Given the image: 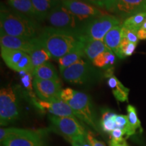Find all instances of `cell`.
Wrapping results in <instances>:
<instances>
[{"instance_id": "836d02e7", "label": "cell", "mask_w": 146, "mask_h": 146, "mask_svg": "<svg viewBox=\"0 0 146 146\" xmlns=\"http://www.w3.org/2000/svg\"><path fill=\"white\" fill-rule=\"evenodd\" d=\"M19 129L18 128H1L0 129V141L2 143L7 139H9L15 135Z\"/></svg>"}, {"instance_id": "d4e9b609", "label": "cell", "mask_w": 146, "mask_h": 146, "mask_svg": "<svg viewBox=\"0 0 146 146\" xmlns=\"http://www.w3.org/2000/svg\"><path fill=\"white\" fill-rule=\"evenodd\" d=\"M128 112V120H129V127L126 132L125 135L129 137L134 134L136 132L137 129L141 130V122L138 118L136 108L131 105H128L127 108Z\"/></svg>"}, {"instance_id": "5b68a950", "label": "cell", "mask_w": 146, "mask_h": 146, "mask_svg": "<svg viewBox=\"0 0 146 146\" xmlns=\"http://www.w3.org/2000/svg\"><path fill=\"white\" fill-rule=\"evenodd\" d=\"M21 110L15 91L10 85L0 90V125L6 126L19 118Z\"/></svg>"}, {"instance_id": "d590c367", "label": "cell", "mask_w": 146, "mask_h": 146, "mask_svg": "<svg viewBox=\"0 0 146 146\" xmlns=\"http://www.w3.org/2000/svg\"><path fill=\"white\" fill-rule=\"evenodd\" d=\"M87 138L91 146H106L102 142L96 139L94 137V135H93V133H91V131H87Z\"/></svg>"}, {"instance_id": "52a82bcc", "label": "cell", "mask_w": 146, "mask_h": 146, "mask_svg": "<svg viewBox=\"0 0 146 146\" xmlns=\"http://www.w3.org/2000/svg\"><path fill=\"white\" fill-rule=\"evenodd\" d=\"M64 80L74 84H85L95 77L96 70L91 65L83 59L60 71Z\"/></svg>"}, {"instance_id": "2e32d148", "label": "cell", "mask_w": 146, "mask_h": 146, "mask_svg": "<svg viewBox=\"0 0 146 146\" xmlns=\"http://www.w3.org/2000/svg\"><path fill=\"white\" fill-rule=\"evenodd\" d=\"M33 6L35 18L44 21L55 7L61 3V0H31Z\"/></svg>"}, {"instance_id": "d6a6232c", "label": "cell", "mask_w": 146, "mask_h": 146, "mask_svg": "<svg viewBox=\"0 0 146 146\" xmlns=\"http://www.w3.org/2000/svg\"><path fill=\"white\" fill-rule=\"evenodd\" d=\"M115 123H116L117 129H120L125 131V134L129 127V120L128 116L125 115L116 114L115 116Z\"/></svg>"}, {"instance_id": "30bf717a", "label": "cell", "mask_w": 146, "mask_h": 146, "mask_svg": "<svg viewBox=\"0 0 146 146\" xmlns=\"http://www.w3.org/2000/svg\"><path fill=\"white\" fill-rule=\"evenodd\" d=\"M1 146H44L43 133L19 129L15 135L1 143Z\"/></svg>"}, {"instance_id": "ac0fdd59", "label": "cell", "mask_w": 146, "mask_h": 146, "mask_svg": "<svg viewBox=\"0 0 146 146\" xmlns=\"http://www.w3.org/2000/svg\"><path fill=\"white\" fill-rule=\"evenodd\" d=\"M84 45H85V43L83 42L81 44L78 45L76 48L70 51V52L64 55L63 57L58 60L60 71L68 68V66L72 65L73 64L76 62L78 60L82 59L83 56H85L83 52Z\"/></svg>"}, {"instance_id": "4dcf8cb0", "label": "cell", "mask_w": 146, "mask_h": 146, "mask_svg": "<svg viewBox=\"0 0 146 146\" xmlns=\"http://www.w3.org/2000/svg\"><path fill=\"white\" fill-rule=\"evenodd\" d=\"M33 70L31 58L29 54L25 53L19 63L16 66L14 70L19 72L21 71H27V72H31Z\"/></svg>"}, {"instance_id": "3957f363", "label": "cell", "mask_w": 146, "mask_h": 146, "mask_svg": "<svg viewBox=\"0 0 146 146\" xmlns=\"http://www.w3.org/2000/svg\"><path fill=\"white\" fill-rule=\"evenodd\" d=\"M60 97L62 101L70 106L76 118L98 131L94 107L89 96L68 87L62 90Z\"/></svg>"}, {"instance_id": "ba28073f", "label": "cell", "mask_w": 146, "mask_h": 146, "mask_svg": "<svg viewBox=\"0 0 146 146\" xmlns=\"http://www.w3.org/2000/svg\"><path fill=\"white\" fill-rule=\"evenodd\" d=\"M62 4L83 23L93 18L109 14L107 11L83 0H62Z\"/></svg>"}, {"instance_id": "484cf974", "label": "cell", "mask_w": 146, "mask_h": 146, "mask_svg": "<svg viewBox=\"0 0 146 146\" xmlns=\"http://www.w3.org/2000/svg\"><path fill=\"white\" fill-rule=\"evenodd\" d=\"M21 76V82L23 88L26 90L29 96L32 98L33 102L36 101V95L35 92L33 87V80L31 72H27V71H21L18 72Z\"/></svg>"}, {"instance_id": "7402d4cb", "label": "cell", "mask_w": 146, "mask_h": 146, "mask_svg": "<svg viewBox=\"0 0 146 146\" xmlns=\"http://www.w3.org/2000/svg\"><path fill=\"white\" fill-rule=\"evenodd\" d=\"M29 56L31 58L33 69L39 66L40 65L48 62L51 59H52L50 53L41 44L40 41L39 45H36L33 50L29 54Z\"/></svg>"}, {"instance_id": "44dd1931", "label": "cell", "mask_w": 146, "mask_h": 146, "mask_svg": "<svg viewBox=\"0 0 146 146\" xmlns=\"http://www.w3.org/2000/svg\"><path fill=\"white\" fill-rule=\"evenodd\" d=\"M7 3L11 8L18 13L32 19H36L35 13L31 0H7Z\"/></svg>"}, {"instance_id": "e575fe53", "label": "cell", "mask_w": 146, "mask_h": 146, "mask_svg": "<svg viewBox=\"0 0 146 146\" xmlns=\"http://www.w3.org/2000/svg\"><path fill=\"white\" fill-rule=\"evenodd\" d=\"M72 146H91L87 136H79L68 139Z\"/></svg>"}, {"instance_id": "f546056e", "label": "cell", "mask_w": 146, "mask_h": 146, "mask_svg": "<svg viewBox=\"0 0 146 146\" xmlns=\"http://www.w3.org/2000/svg\"><path fill=\"white\" fill-rule=\"evenodd\" d=\"M108 12H113L116 0H83Z\"/></svg>"}, {"instance_id": "83f0119b", "label": "cell", "mask_w": 146, "mask_h": 146, "mask_svg": "<svg viewBox=\"0 0 146 146\" xmlns=\"http://www.w3.org/2000/svg\"><path fill=\"white\" fill-rule=\"evenodd\" d=\"M116 115V113L113 112L109 110L106 109L102 112L100 124H101L102 129L106 132L110 133L114 129H117L114 120Z\"/></svg>"}, {"instance_id": "6da1fadb", "label": "cell", "mask_w": 146, "mask_h": 146, "mask_svg": "<svg viewBox=\"0 0 146 146\" xmlns=\"http://www.w3.org/2000/svg\"><path fill=\"white\" fill-rule=\"evenodd\" d=\"M37 37L41 44L50 53L52 59L55 60H58L83 42L78 33L51 27L41 30Z\"/></svg>"}, {"instance_id": "74e56055", "label": "cell", "mask_w": 146, "mask_h": 146, "mask_svg": "<svg viewBox=\"0 0 146 146\" xmlns=\"http://www.w3.org/2000/svg\"><path fill=\"white\" fill-rule=\"evenodd\" d=\"M141 29H143V30H145L146 31V20L144 22V23L143 24V25H142V27H141Z\"/></svg>"}, {"instance_id": "ffe728a7", "label": "cell", "mask_w": 146, "mask_h": 146, "mask_svg": "<svg viewBox=\"0 0 146 146\" xmlns=\"http://www.w3.org/2000/svg\"><path fill=\"white\" fill-rule=\"evenodd\" d=\"M108 50L104 41L100 40H91L85 42L83 47L85 57L91 62L100 54Z\"/></svg>"}, {"instance_id": "cb8c5ba5", "label": "cell", "mask_w": 146, "mask_h": 146, "mask_svg": "<svg viewBox=\"0 0 146 146\" xmlns=\"http://www.w3.org/2000/svg\"><path fill=\"white\" fill-rule=\"evenodd\" d=\"M116 60V55L112 51L108 50L100 54L92 61V64L97 68L108 69L113 67Z\"/></svg>"}, {"instance_id": "8d00e7d4", "label": "cell", "mask_w": 146, "mask_h": 146, "mask_svg": "<svg viewBox=\"0 0 146 146\" xmlns=\"http://www.w3.org/2000/svg\"><path fill=\"white\" fill-rule=\"evenodd\" d=\"M137 36L140 40L146 39V31L140 29L137 31Z\"/></svg>"}, {"instance_id": "603a6c76", "label": "cell", "mask_w": 146, "mask_h": 146, "mask_svg": "<svg viewBox=\"0 0 146 146\" xmlns=\"http://www.w3.org/2000/svg\"><path fill=\"white\" fill-rule=\"evenodd\" d=\"M25 53L1 47V56L9 68L14 70Z\"/></svg>"}, {"instance_id": "9c48e42d", "label": "cell", "mask_w": 146, "mask_h": 146, "mask_svg": "<svg viewBox=\"0 0 146 146\" xmlns=\"http://www.w3.org/2000/svg\"><path fill=\"white\" fill-rule=\"evenodd\" d=\"M49 118L53 126L63 135L66 137L67 139L74 137L87 136V132L76 117H60L52 114L49 116Z\"/></svg>"}, {"instance_id": "f1b7e54d", "label": "cell", "mask_w": 146, "mask_h": 146, "mask_svg": "<svg viewBox=\"0 0 146 146\" xmlns=\"http://www.w3.org/2000/svg\"><path fill=\"white\" fill-rule=\"evenodd\" d=\"M137 44L135 43H131L125 38H123L121 42H120V46L118 47L116 56L119 58H121V59H124V58L131 56L134 53Z\"/></svg>"}, {"instance_id": "4fadbf2b", "label": "cell", "mask_w": 146, "mask_h": 146, "mask_svg": "<svg viewBox=\"0 0 146 146\" xmlns=\"http://www.w3.org/2000/svg\"><path fill=\"white\" fill-rule=\"evenodd\" d=\"M146 12V0H116L112 13L120 18H127Z\"/></svg>"}, {"instance_id": "8fae6325", "label": "cell", "mask_w": 146, "mask_h": 146, "mask_svg": "<svg viewBox=\"0 0 146 146\" xmlns=\"http://www.w3.org/2000/svg\"><path fill=\"white\" fill-rule=\"evenodd\" d=\"M33 87L36 96L42 101L52 102L60 99L62 89L60 81L34 78Z\"/></svg>"}, {"instance_id": "e0dca14e", "label": "cell", "mask_w": 146, "mask_h": 146, "mask_svg": "<svg viewBox=\"0 0 146 146\" xmlns=\"http://www.w3.org/2000/svg\"><path fill=\"white\" fill-rule=\"evenodd\" d=\"M122 28H123V24L113 27L110 31L108 32L103 39L104 43L107 48L109 50L112 51L116 56L118 53L120 42L123 39Z\"/></svg>"}, {"instance_id": "5bb4252c", "label": "cell", "mask_w": 146, "mask_h": 146, "mask_svg": "<svg viewBox=\"0 0 146 146\" xmlns=\"http://www.w3.org/2000/svg\"><path fill=\"white\" fill-rule=\"evenodd\" d=\"M34 103L39 108L47 110L54 116H60V117H64V116L76 117L70 106L61 99L52 102H45L42 101L41 100H36L34 102Z\"/></svg>"}, {"instance_id": "d6986e66", "label": "cell", "mask_w": 146, "mask_h": 146, "mask_svg": "<svg viewBox=\"0 0 146 146\" xmlns=\"http://www.w3.org/2000/svg\"><path fill=\"white\" fill-rule=\"evenodd\" d=\"M32 74L34 78L37 79L60 81L58 72L54 66L49 62L33 69L32 71Z\"/></svg>"}, {"instance_id": "277c9868", "label": "cell", "mask_w": 146, "mask_h": 146, "mask_svg": "<svg viewBox=\"0 0 146 146\" xmlns=\"http://www.w3.org/2000/svg\"><path fill=\"white\" fill-rule=\"evenodd\" d=\"M122 24L121 18L108 14L93 18L84 23L79 34L83 42L91 40L103 41L109 31L115 26Z\"/></svg>"}, {"instance_id": "ab89813d", "label": "cell", "mask_w": 146, "mask_h": 146, "mask_svg": "<svg viewBox=\"0 0 146 146\" xmlns=\"http://www.w3.org/2000/svg\"><path fill=\"white\" fill-rule=\"evenodd\" d=\"M61 1H62V0H61Z\"/></svg>"}, {"instance_id": "f35d334b", "label": "cell", "mask_w": 146, "mask_h": 146, "mask_svg": "<svg viewBox=\"0 0 146 146\" xmlns=\"http://www.w3.org/2000/svg\"><path fill=\"white\" fill-rule=\"evenodd\" d=\"M119 146H128V145H127V143H126V141H125L123 143H122L121 145H120Z\"/></svg>"}, {"instance_id": "1f68e13d", "label": "cell", "mask_w": 146, "mask_h": 146, "mask_svg": "<svg viewBox=\"0 0 146 146\" xmlns=\"http://www.w3.org/2000/svg\"><path fill=\"white\" fill-rule=\"evenodd\" d=\"M122 35L123 38H125L131 43L137 45L139 43V38L137 36V32L131 29L125 28L123 26L122 28Z\"/></svg>"}, {"instance_id": "7c38bea8", "label": "cell", "mask_w": 146, "mask_h": 146, "mask_svg": "<svg viewBox=\"0 0 146 146\" xmlns=\"http://www.w3.org/2000/svg\"><path fill=\"white\" fill-rule=\"evenodd\" d=\"M39 43V40L38 37L26 39L0 33V45L1 47L21 51L28 54H30Z\"/></svg>"}, {"instance_id": "9a60e30c", "label": "cell", "mask_w": 146, "mask_h": 146, "mask_svg": "<svg viewBox=\"0 0 146 146\" xmlns=\"http://www.w3.org/2000/svg\"><path fill=\"white\" fill-rule=\"evenodd\" d=\"M114 67H112L106 70L104 72V76L108 78V85L112 89V94L118 101L122 102L128 101L129 89L124 86L114 76Z\"/></svg>"}, {"instance_id": "4316f807", "label": "cell", "mask_w": 146, "mask_h": 146, "mask_svg": "<svg viewBox=\"0 0 146 146\" xmlns=\"http://www.w3.org/2000/svg\"><path fill=\"white\" fill-rule=\"evenodd\" d=\"M146 20V12L138 13L126 18L123 23V26L125 28L131 29L137 32Z\"/></svg>"}, {"instance_id": "8992f818", "label": "cell", "mask_w": 146, "mask_h": 146, "mask_svg": "<svg viewBox=\"0 0 146 146\" xmlns=\"http://www.w3.org/2000/svg\"><path fill=\"white\" fill-rule=\"evenodd\" d=\"M45 21L53 28L78 33L84 25L70 11L64 6L62 2L53 9L47 16Z\"/></svg>"}, {"instance_id": "7a4b0ae2", "label": "cell", "mask_w": 146, "mask_h": 146, "mask_svg": "<svg viewBox=\"0 0 146 146\" xmlns=\"http://www.w3.org/2000/svg\"><path fill=\"white\" fill-rule=\"evenodd\" d=\"M41 31L35 19L18 13L13 9L1 5L0 33L18 37L34 39Z\"/></svg>"}]
</instances>
